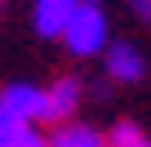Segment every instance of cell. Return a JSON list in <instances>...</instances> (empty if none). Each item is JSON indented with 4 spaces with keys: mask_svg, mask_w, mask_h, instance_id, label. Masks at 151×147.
<instances>
[{
    "mask_svg": "<svg viewBox=\"0 0 151 147\" xmlns=\"http://www.w3.org/2000/svg\"><path fill=\"white\" fill-rule=\"evenodd\" d=\"M80 103H85V85L76 80V76H58V80L45 89V120H53V125L76 120Z\"/></svg>",
    "mask_w": 151,
    "mask_h": 147,
    "instance_id": "277c9868",
    "label": "cell"
},
{
    "mask_svg": "<svg viewBox=\"0 0 151 147\" xmlns=\"http://www.w3.org/2000/svg\"><path fill=\"white\" fill-rule=\"evenodd\" d=\"M62 45L71 58H102V49L111 45V22H107V9L98 0H80L62 31Z\"/></svg>",
    "mask_w": 151,
    "mask_h": 147,
    "instance_id": "6da1fadb",
    "label": "cell"
},
{
    "mask_svg": "<svg viewBox=\"0 0 151 147\" xmlns=\"http://www.w3.org/2000/svg\"><path fill=\"white\" fill-rule=\"evenodd\" d=\"M124 5H129V14H133L138 22H147V27H151V0H124Z\"/></svg>",
    "mask_w": 151,
    "mask_h": 147,
    "instance_id": "9c48e42d",
    "label": "cell"
},
{
    "mask_svg": "<svg viewBox=\"0 0 151 147\" xmlns=\"http://www.w3.org/2000/svg\"><path fill=\"white\" fill-rule=\"evenodd\" d=\"M36 120H45L40 85H0V129H22Z\"/></svg>",
    "mask_w": 151,
    "mask_h": 147,
    "instance_id": "7a4b0ae2",
    "label": "cell"
},
{
    "mask_svg": "<svg viewBox=\"0 0 151 147\" xmlns=\"http://www.w3.org/2000/svg\"><path fill=\"white\" fill-rule=\"evenodd\" d=\"M142 147H151V138H147V143H142Z\"/></svg>",
    "mask_w": 151,
    "mask_h": 147,
    "instance_id": "30bf717a",
    "label": "cell"
},
{
    "mask_svg": "<svg viewBox=\"0 0 151 147\" xmlns=\"http://www.w3.org/2000/svg\"><path fill=\"white\" fill-rule=\"evenodd\" d=\"M102 71H107V80H116V85H138L147 76V58L129 40H111L102 49Z\"/></svg>",
    "mask_w": 151,
    "mask_h": 147,
    "instance_id": "3957f363",
    "label": "cell"
},
{
    "mask_svg": "<svg viewBox=\"0 0 151 147\" xmlns=\"http://www.w3.org/2000/svg\"><path fill=\"white\" fill-rule=\"evenodd\" d=\"M0 147H49V138L36 125H22V129H0Z\"/></svg>",
    "mask_w": 151,
    "mask_h": 147,
    "instance_id": "ba28073f",
    "label": "cell"
},
{
    "mask_svg": "<svg viewBox=\"0 0 151 147\" xmlns=\"http://www.w3.org/2000/svg\"><path fill=\"white\" fill-rule=\"evenodd\" d=\"M76 5H80V0H36V5H31V27H36L45 40H62V31H67Z\"/></svg>",
    "mask_w": 151,
    "mask_h": 147,
    "instance_id": "5b68a950",
    "label": "cell"
},
{
    "mask_svg": "<svg viewBox=\"0 0 151 147\" xmlns=\"http://www.w3.org/2000/svg\"><path fill=\"white\" fill-rule=\"evenodd\" d=\"M49 147H107V129L85 125V120H62V125H53Z\"/></svg>",
    "mask_w": 151,
    "mask_h": 147,
    "instance_id": "8992f818",
    "label": "cell"
},
{
    "mask_svg": "<svg viewBox=\"0 0 151 147\" xmlns=\"http://www.w3.org/2000/svg\"><path fill=\"white\" fill-rule=\"evenodd\" d=\"M147 143V134H142V125H133V120H116L111 129H107V147H142Z\"/></svg>",
    "mask_w": 151,
    "mask_h": 147,
    "instance_id": "52a82bcc",
    "label": "cell"
}]
</instances>
